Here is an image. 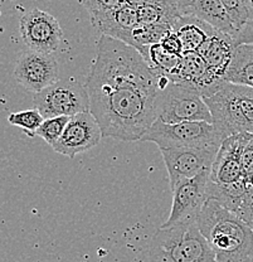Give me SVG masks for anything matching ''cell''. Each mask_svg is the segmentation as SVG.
Instances as JSON below:
<instances>
[{
  "label": "cell",
  "instance_id": "obj_1",
  "mask_svg": "<svg viewBox=\"0 0 253 262\" xmlns=\"http://www.w3.org/2000/svg\"><path fill=\"white\" fill-rule=\"evenodd\" d=\"M96 49L84 83L89 111L103 138L141 140L156 121L160 75L137 49L107 35L100 37Z\"/></svg>",
  "mask_w": 253,
  "mask_h": 262
},
{
  "label": "cell",
  "instance_id": "obj_2",
  "mask_svg": "<svg viewBox=\"0 0 253 262\" xmlns=\"http://www.w3.org/2000/svg\"><path fill=\"white\" fill-rule=\"evenodd\" d=\"M197 225L217 262H253V229L213 198H206Z\"/></svg>",
  "mask_w": 253,
  "mask_h": 262
},
{
  "label": "cell",
  "instance_id": "obj_3",
  "mask_svg": "<svg viewBox=\"0 0 253 262\" xmlns=\"http://www.w3.org/2000/svg\"><path fill=\"white\" fill-rule=\"evenodd\" d=\"M203 98L223 139L236 134H253L252 87L224 81Z\"/></svg>",
  "mask_w": 253,
  "mask_h": 262
},
{
  "label": "cell",
  "instance_id": "obj_4",
  "mask_svg": "<svg viewBox=\"0 0 253 262\" xmlns=\"http://www.w3.org/2000/svg\"><path fill=\"white\" fill-rule=\"evenodd\" d=\"M151 262H217L197 222L160 228L150 242Z\"/></svg>",
  "mask_w": 253,
  "mask_h": 262
},
{
  "label": "cell",
  "instance_id": "obj_5",
  "mask_svg": "<svg viewBox=\"0 0 253 262\" xmlns=\"http://www.w3.org/2000/svg\"><path fill=\"white\" fill-rule=\"evenodd\" d=\"M223 136L211 122L186 121L179 124H164L156 121L151 125L141 141L156 144L159 149L167 147H197L218 152Z\"/></svg>",
  "mask_w": 253,
  "mask_h": 262
},
{
  "label": "cell",
  "instance_id": "obj_6",
  "mask_svg": "<svg viewBox=\"0 0 253 262\" xmlns=\"http://www.w3.org/2000/svg\"><path fill=\"white\" fill-rule=\"evenodd\" d=\"M156 120L164 124L205 121L213 124L211 110L202 95L186 84L169 81L160 89L156 103Z\"/></svg>",
  "mask_w": 253,
  "mask_h": 262
},
{
  "label": "cell",
  "instance_id": "obj_7",
  "mask_svg": "<svg viewBox=\"0 0 253 262\" xmlns=\"http://www.w3.org/2000/svg\"><path fill=\"white\" fill-rule=\"evenodd\" d=\"M34 108L44 119L67 116L89 111V96L84 84L75 80H59L34 94Z\"/></svg>",
  "mask_w": 253,
  "mask_h": 262
},
{
  "label": "cell",
  "instance_id": "obj_8",
  "mask_svg": "<svg viewBox=\"0 0 253 262\" xmlns=\"http://www.w3.org/2000/svg\"><path fill=\"white\" fill-rule=\"evenodd\" d=\"M212 170H204L197 177L188 179L176 185L173 192V204L167 222L160 228H170L175 226L197 222L206 198V185Z\"/></svg>",
  "mask_w": 253,
  "mask_h": 262
},
{
  "label": "cell",
  "instance_id": "obj_9",
  "mask_svg": "<svg viewBox=\"0 0 253 262\" xmlns=\"http://www.w3.org/2000/svg\"><path fill=\"white\" fill-rule=\"evenodd\" d=\"M19 32L29 51L53 54L61 47L63 32L58 20L50 13L34 8L20 16Z\"/></svg>",
  "mask_w": 253,
  "mask_h": 262
},
{
  "label": "cell",
  "instance_id": "obj_10",
  "mask_svg": "<svg viewBox=\"0 0 253 262\" xmlns=\"http://www.w3.org/2000/svg\"><path fill=\"white\" fill-rule=\"evenodd\" d=\"M160 151L167 166L171 190L204 170H212L217 157V151L197 147H167Z\"/></svg>",
  "mask_w": 253,
  "mask_h": 262
},
{
  "label": "cell",
  "instance_id": "obj_11",
  "mask_svg": "<svg viewBox=\"0 0 253 262\" xmlns=\"http://www.w3.org/2000/svg\"><path fill=\"white\" fill-rule=\"evenodd\" d=\"M14 78L24 89L37 94L59 81L58 62L53 54L27 51L18 58Z\"/></svg>",
  "mask_w": 253,
  "mask_h": 262
},
{
  "label": "cell",
  "instance_id": "obj_12",
  "mask_svg": "<svg viewBox=\"0 0 253 262\" xmlns=\"http://www.w3.org/2000/svg\"><path fill=\"white\" fill-rule=\"evenodd\" d=\"M102 138V130L96 117L91 111H84L70 117L61 139L52 149L64 157L75 158L76 155L99 145Z\"/></svg>",
  "mask_w": 253,
  "mask_h": 262
},
{
  "label": "cell",
  "instance_id": "obj_13",
  "mask_svg": "<svg viewBox=\"0 0 253 262\" xmlns=\"http://www.w3.org/2000/svg\"><path fill=\"white\" fill-rule=\"evenodd\" d=\"M251 134H236L224 139L212 166L209 180L229 184L244 178L242 157Z\"/></svg>",
  "mask_w": 253,
  "mask_h": 262
},
{
  "label": "cell",
  "instance_id": "obj_14",
  "mask_svg": "<svg viewBox=\"0 0 253 262\" xmlns=\"http://www.w3.org/2000/svg\"><path fill=\"white\" fill-rule=\"evenodd\" d=\"M173 82L186 84L199 92L203 97L209 96L222 82L209 71L208 64L198 52H186L183 54L180 71Z\"/></svg>",
  "mask_w": 253,
  "mask_h": 262
},
{
  "label": "cell",
  "instance_id": "obj_15",
  "mask_svg": "<svg viewBox=\"0 0 253 262\" xmlns=\"http://www.w3.org/2000/svg\"><path fill=\"white\" fill-rule=\"evenodd\" d=\"M236 48L235 38L217 31L197 52L203 57L214 77L224 81L228 68L233 61Z\"/></svg>",
  "mask_w": 253,
  "mask_h": 262
},
{
  "label": "cell",
  "instance_id": "obj_16",
  "mask_svg": "<svg viewBox=\"0 0 253 262\" xmlns=\"http://www.w3.org/2000/svg\"><path fill=\"white\" fill-rule=\"evenodd\" d=\"M91 24L102 35L125 43L131 31L139 26L137 8L125 2L112 12L91 21Z\"/></svg>",
  "mask_w": 253,
  "mask_h": 262
},
{
  "label": "cell",
  "instance_id": "obj_17",
  "mask_svg": "<svg viewBox=\"0 0 253 262\" xmlns=\"http://www.w3.org/2000/svg\"><path fill=\"white\" fill-rule=\"evenodd\" d=\"M171 31L175 32L180 38L184 53L197 52L206 42V39L217 32L213 27L192 14L181 15L180 18L176 19L171 27Z\"/></svg>",
  "mask_w": 253,
  "mask_h": 262
},
{
  "label": "cell",
  "instance_id": "obj_18",
  "mask_svg": "<svg viewBox=\"0 0 253 262\" xmlns=\"http://www.w3.org/2000/svg\"><path fill=\"white\" fill-rule=\"evenodd\" d=\"M190 14L205 21L216 31L231 35L235 39L238 35L220 0H195Z\"/></svg>",
  "mask_w": 253,
  "mask_h": 262
},
{
  "label": "cell",
  "instance_id": "obj_19",
  "mask_svg": "<svg viewBox=\"0 0 253 262\" xmlns=\"http://www.w3.org/2000/svg\"><path fill=\"white\" fill-rule=\"evenodd\" d=\"M247 187H248V182L246 178L229 183V184H219V183L209 180L206 185V195L208 198L216 199L220 206L236 214L241 206Z\"/></svg>",
  "mask_w": 253,
  "mask_h": 262
},
{
  "label": "cell",
  "instance_id": "obj_20",
  "mask_svg": "<svg viewBox=\"0 0 253 262\" xmlns=\"http://www.w3.org/2000/svg\"><path fill=\"white\" fill-rule=\"evenodd\" d=\"M224 81L253 89V45L237 46Z\"/></svg>",
  "mask_w": 253,
  "mask_h": 262
},
{
  "label": "cell",
  "instance_id": "obj_21",
  "mask_svg": "<svg viewBox=\"0 0 253 262\" xmlns=\"http://www.w3.org/2000/svg\"><path fill=\"white\" fill-rule=\"evenodd\" d=\"M171 31L169 26H140L131 31L126 39V45L137 49L144 58H148L149 48L154 45H159L163 38Z\"/></svg>",
  "mask_w": 253,
  "mask_h": 262
},
{
  "label": "cell",
  "instance_id": "obj_22",
  "mask_svg": "<svg viewBox=\"0 0 253 262\" xmlns=\"http://www.w3.org/2000/svg\"><path fill=\"white\" fill-rule=\"evenodd\" d=\"M183 56H176L170 53L162 47V45H154L149 48V54L146 62L157 75L165 76L173 81L180 71Z\"/></svg>",
  "mask_w": 253,
  "mask_h": 262
},
{
  "label": "cell",
  "instance_id": "obj_23",
  "mask_svg": "<svg viewBox=\"0 0 253 262\" xmlns=\"http://www.w3.org/2000/svg\"><path fill=\"white\" fill-rule=\"evenodd\" d=\"M8 121L13 126L20 127L27 135L33 138V136H37V131L44 121V117L42 116V114L37 108H31V110L10 114L8 116Z\"/></svg>",
  "mask_w": 253,
  "mask_h": 262
},
{
  "label": "cell",
  "instance_id": "obj_24",
  "mask_svg": "<svg viewBox=\"0 0 253 262\" xmlns=\"http://www.w3.org/2000/svg\"><path fill=\"white\" fill-rule=\"evenodd\" d=\"M68 121H70V117L67 116L44 119L43 124L40 125V127L37 131V136L42 138L50 146H53L61 139Z\"/></svg>",
  "mask_w": 253,
  "mask_h": 262
},
{
  "label": "cell",
  "instance_id": "obj_25",
  "mask_svg": "<svg viewBox=\"0 0 253 262\" xmlns=\"http://www.w3.org/2000/svg\"><path fill=\"white\" fill-rule=\"evenodd\" d=\"M227 10L237 32H241L251 20L248 2L247 0H220Z\"/></svg>",
  "mask_w": 253,
  "mask_h": 262
},
{
  "label": "cell",
  "instance_id": "obj_26",
  "mask_svg": "<svg viewBox=\"0 0 253 262\" xmlns=\"http://www.w3.org/2000/svg\"><path fill=\"white\" fill-rule=\"evenodd\" d=\"M88 12L91 21L101 18L107 13L120 7L126 0H78Z\"/></svg>",
  "mask_w": 253,
  "mask_h": 262
},
{
  "label": "cell",
  "instance_id": "obj_27",
  "mask_svg": "<svg viewBox=\"0 0 253 262\" xmlns=\"http://www.w3.org/2000/svg\"><path fill=\"white\" fill-rule=\"evenodd\" d=\"M236 214L239 220L243 221L248 227L253 229V184L251 183H248V187Z\"/></svg>",
  "mask_w": 253,
  "mask_h": 262
},
{
  "label": "cell",
  "instance_id": "obj_28",
  "mask_svg": "<svg viewBox=\"0 0 253 262\" xmlns=\"http://www.w3.org/2000/svg\"><path fill=\"white\" fill-rule=\"evenodd\" d=\"M162 47L165 49V51L170 52V53L176 54V56H183L184 54V47L183 43H181L180 38L178 37L175 32L170 31L163 38V40L160 42Z\"/></svg>",
  "mask_w": 253,
  "mask_h": 262
},
{
  "label": "cell",
  "instance_id": "obj_29",
  "mask_svg": "<svg viewBox=\"0 0 253 262\" xmlns=\"http://www.w3.org/2000/svg\"><path fill=\"white\" fill-rule=\"evenodd\" d=\"M242 163H243L244 178L248 179L253 173V134H251V136H249V140L243 151Z\"/></svg>",
  "mask_w": 253,
  "mask_h": 262
},
{
  "label": "cell",
  "instance_id": "obj_30",
  "mask_svg": "<svg viewBox=\"0 0 253 262\" xmlns=\"http://www.w3.org/2000/svg\"><path fill=\"white\" fill-rule=\"evenodd\" d=\"M236 45H253V20L249 21L236 38Z\"/></svg>",
  "mask_w": 253,
  "mask_h": 262
},
{
  "label": "cell",
  "instance_id": "obj_31",
  "mask_svg": "<svg viewBox=\"0 0 253 262\" xmlns=\"http://www.w3.org/2000/svg\"><path fill=\"white\" fill-rule=\"evenodd\" d=\"M174 2H175V4L178 5V8H179V10L181 12V14L188 15L192 13L193 5H194L195 0H174Z\"/></svg>",
  "mask_w": 253,
  "mask_h": 262
},
{
  "label": "cell",
  "instance_id": "obj_32",
  "mask_svg": "<svg viewBox=\"0 0 253 262\" xmlns=\"http://www.w3.org/2000/svg\"><path fill=\"white\" fill-rule=\"evenodd\" d=\"M126 2L129 3V4L139 8V7H143V5H148V4H160V3L169 2V0H126Z\"/></svg>",
  "mask_w": 253,
  "mask_h": 262
},
{
  "label": "cell",
  "instance_id": "obj_33",
  "mask_svg": "<svg viewBox=\"0 0 253 262\" xmlns=\"http://www.w3.org/2000/svg\"><path fill=\"white\" fill-rule=\"evenodd\" d=\"M248 2V8H249V14H251V20H253V0H247ZM249 20V21H251Z\"/></svg>",
  "mask_w": 253,
  "mask_h": 262
}]
</instances>
